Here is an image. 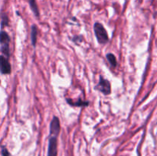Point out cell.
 Segmentation results:
<instances>
[{"mask_svg":"<svg viewBox=\"0 0 157 156\" xmlns=\"http://www.w3.org/2000/svg\"><path fill=\"white\" fill-rule=\"evenodd\" d=\"M107 60H108L109 63H110L113 67H116L117 60H116V58H115V56L113 54H108L107 55Z\"/></svg>","mask_w":157,"mask_h":156,"instance_id":"cell-10","label":"cell"},{"mask_svg":"<svg viewBox=\"0 0 157 156\" xmlns=\"http://www.w3.org/2000/svg\"><path fill=\"white\" fill-rule=\"evenodd\" d=\"M67 100L69 104H71V106H84L88 105V102H84V101L78 100V102H74L71 100H70V99H67Z\"/></svg>","mask_w":157,"mask_h":156,"instance_id":"cell-9","label":"cell"},{"mask_svg":"<svg viewBox=\"0 0 157 156\" xmlns=\"http://www.w3.org/2000/svg\"><path fill=\"white\" fill-rule=\"evenodd\" d=\"M94 32L96 38L100 44H106L108 41L109 38L107 35V32L104 26L99 22H96L94 24Z\"/></svg>","mask_w":157,"mask_h":156,"instance_id":"cell-1","label":"cell"},{"mask_svg":"<svg viewBox=\"0 0 157 156\" xmlns=\"http://www.w3.org/2000/svg\"><path fill=\"white\" fill-rule=\"evenodd\" d=\"M2 156H9V152L6 148H2Z\"/></svg>","mask_w":157,"mask_h":156,"instance_id":"cell-12","label":"cell"},{"mask_svg":"<svg viewBox=\"0 0 157 156\" xmlns=\"http://www.w3.org/2000/svg\"><path fill=\"white\" fill-rule=\"evenodd\" d=\"M58 149H57V139L53 136L49 139L48 148V156H57Z\"/></svg>","mask_w":157,"mask_h":156,"instance_id":"cell-6","label":"cell"},{"mask_svg":"<svg viewBox=\"0 0 157 156\" xmlns=\"http://www.w3.org/2000/svg\"><path fill=\"white\" fill-rule=\"evenodd\" d=\"M11 65L9 61L2 55H0V71L3 74H9L11 73Z\"/></svg>","mask_w":157,"mask_h":156,"instance_id":"cell-4","label":"cell"},{"mask_svg":"<svg viewBox=\"0 0 157 156\" xmlns=\"http://www.w3.org/2000/svg\"><path fill=\"white\" fill-rule=\"evenodd\" d=\"M61 130V126H60V122L58 117H54L52 119V122H51L50 125V132L51 135L54 136L55 137H57L58 136Z\"/></svg>","mask_w":157,"mask_h":156,"instance_id":"cell-5","label":"cell"},{"mask_svg":"<svg viewBox=\"0 0 157 156\" xmlns=\"http://www.w3.org/2000/svg\"><path fill=\"white\" fill-rule=\"evenodd\" d=\"M96 88L98 89L101 92H102L104 95H109L110 93V82L103 77H101L99 84L97 86Z\"/></svg>","mask_w":157,"mask_h":156,"instance_id":"cell-3","label":"cell"},{"mask_svg":"<svg viewBox=\"0 0 157 156\" xmlns=\"http://www.w3.org/2000/svg\"><path fill=\"white\" fill-rule=\"evenodd\" d=\"M31 38H32V43L33 46L36 45L37 42V35H38V29L35 25H33L32 27V32H31Z\"/></svg>","mask_w":157,"mask_h":156,"instance_id":"cell-7","label":"cell"},{"mask_svg":"<svg viewBox=\"0 0 157 156\" xmlns=\"http://www.w3.org/2000/svg\"><path fill=\"white\" fill-rule=\"evenodd\" d=\"M29 2L32 12H34V14H35L36 16H38V15H39V12H38V9L36 4V1H35V0H29Z\"/></svg>","mask_w":157,"mask_h":156,"instance_id":"cell-8","label":"cell"},{"mask_svg":"<svg viewBox=\"0 0 157 156\" xmlns=\"http://www.w3.org/2000/svg\"><path fill=\"white\" fill-rule=\"evenodd\" d=\"M9 41H10V38L6 32H0V44H2V51L6 56H9Z\"/></svg>","mask_w":157,"mask_h":156,"instance_id":"cell-2","label":"cell"},{"mask_svg":"<svg viewBox=\"0 0 157 156\" xmlns=\"http://www.w3.org/2000/svg\"><path fill=\"white\" fill-rule=\"evenodd\" d=\"M9 22V19H8V17L6 15H2V27H4L6 26Z\"/></svg>","mask_w":157,"mask_h":156,"instance_id":"cell-11","label":"cell"}]
</instances>
